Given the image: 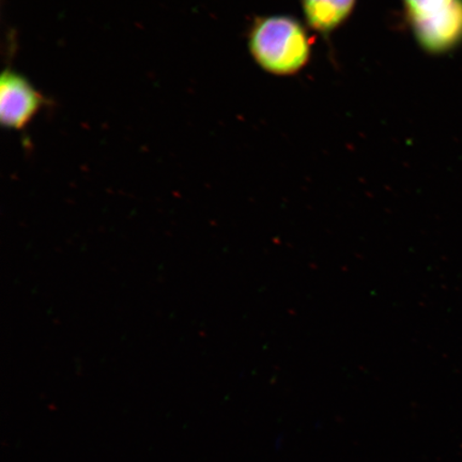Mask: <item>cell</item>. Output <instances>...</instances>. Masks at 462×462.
I'll return each instance as SVG.
<instances>
[{
	"label": "cell",
	"mask_w": 462,
	"mask_h": 462,
	"mask_svg": "<svg viewBox=\"0 0 462 462\" xmlns=\"http://www.w3.org/2000/svg\"><path fill=\"white\" fill-rule=\"evenodd\" d=\"M415 39L432 54L446 53L462 42V0L442 13L410 22Z\"/></svg>",
	"instance_id": "obj_3"
},
{
	"label": "cell",
	"mask_w": 462,
	"mask_h": 462,
	"mask_svg": "<svg viewBox=\"0 0 462 462\" xmlns=\"http://www.w3.org/2000/svg\"><path fill=\"white\" fill-rule=\"evenodd\" d=\"M356 0H301L309 25L320 33H330L348 19Z\"/></svg>",
	"instance_id": "obj_4"
},
{
	"label": "cell",
	"mask_w": 462,
	"mask_h": 462,
	"mask_svg": "<svg viewBox=\"0 0 462 462\" xmlns=\"http://www.w3.org/2000/svg\"><path fill=\"white\" fill-rule=\"evenodd\" d=\"M248 48L263 70L275 75H291L301 70L310 55L308 32L289 16L257 19L248 34Z\"/></svg>",
	"instance_id": "obj_1"
},
{
	"label": "cell",
	"mask_w": 462,
	"mask_h": 462,
	"mask_svg": "<svg viewBox=\"0 0 462 462\" xmlns=\"http://www.w3.org/2000/svg\"><path fill=\"white\" fill-rule=\"evenodd\" d=\"M46 104L45 97L22 74L5 70L0 77V121L4 128L21 131Z\"/></svg>",
	"instance_id": "obj_2"
},
{
	"label": "cell",
	"mask_w": 462,
	"mask_h": 462,
	"mask_svg": "<svg viewBox=\"0 0 462 462\" xmlns=\"http://www.w3.org/2000/svg\"><path fill=\"white\" fill-rule=\"evenodd\" d=\"M402 2L410 23L440 14L457 0H402Z\"/></svg>",
	"instance_id": "obj_5"
}]
</instances>
